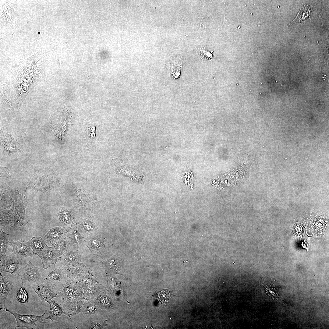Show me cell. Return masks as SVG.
Listing matches in <instances>:
<instances>
[{"label":"cell","mask_w":329,"mask_h":329,"mask_svg":"<svg viewBox=\"0 0 329 329\" xmlns=\"http://www.w3.org/2000/svg\"><path fill=\"white\" fill-rule=\"evenodd\" d=\"M75 280L80 286H93L99 284L92 270L87 268L80 274Z\"/></svg>","instance_id":"cell-15"},{"label":"cell","mask_w":329,"mask_h":329,"mask_svg":"<svg viewBox=\"0 0 329 329\" xmlns=\"http://www.w3.org/2000/svg\"><path fill=\"white\" fill-rule=\"evenodd\" d=\"M32 287L43 302L60 296L59 288L57 285L47 281L44 283L32 285Z\"/></svg>","instance_id":"cell-6"},{"label":"cell","mask_w":329,"mask_h":329,"mask_svg":"<svg viewBox=\"0 0 329 329\" xmlns=\"http://www.w3.org/2000/svg\"><path fill=\"white\" fill-rule=\"evenodd\" d=\"M80 287L84 300L87 301H95L101 293L105 291L104 286L99 284L93 286Z\"/></svg>","instance_id":"cell-14"},{"label":"cell","mask_w":329,"mask_h":329,"mask_svg":"<svg viewBox=\"0 0 329 329\" xmlns=\"http://www.w3.org/2000/svg\"><path fill=\"white\" fill-rule=\"evenodd\" d=\"M58 214L61 223L65 228L70 229L72 226L73 218L69 212L64 208H61L58 210Z\"/></svg>","instance_id":"cell-24"},{"label":"cell","mask_w":329,"mask_h":329,"mask_svg":"<svg viewBox=\"0 0 329 329\" xmlns=\"http://www.w3.org/2000/svg\"><path fill=\"white\" fill-rule=\"evenodd\" d=\"M41 260L43 268L47 269L50 265H55L57 261L59 260L56 251L53 246L50 247L47 245L41 251L37 254Z\"/></svg>","instance_id":"cell-10"},{"label":"cell","mask_w":329,"mask_h":329,"mask_svg":"<svg viewBox=\"0 0 329 329\" xmlns=\"http://www.w3.org/2000/svg\"><path fill=\"white\" fill-rule=\"evenodd\" d=\"M8 168L7 167H2L0 166V177L6 178L11 177V175L8 171Z\"/></svg>","instance_id":"cell-33"},{"label":"cell","mask_w":329,"mask_h":329,"mask_svg":"<svg viewBox=\"0 0 329 329\" xmlns=\"http://www.w3.org/2000/svg\"><path fill=\"white\" fill-rule=\"evenodd\" d=\"M312 10V8L310 5L302 4L297 16L289 25L308 19Z\"/></svg>","instance_id":"cell-21"},{"label":"cell","mask_w":329,"mask_h":329,"mask_svg":"<svg viewBox=\"0 0 329 329\" xmlns=\"http://www.w3.org/2000/svg\"><path fill=\"white\" fill-rule=\"evenodd\" d=\"M0 308L5 309V302L9 292L12 290L13 286L10 279L7 275L1 273L0 275Z\"/></svg>","instance_id":"cell-12"},{"label":"cell","mask_w":329,"mask_h":329,"mask_svg":"<svg viewBox=\"0 0 329 329\" xmlns=\"http://www.w3.org/2000/svg\"><path fill=\"white\" fill-rule=\"evenodd\" d=\"M76 227L84 237L91 233L97 230L98 228L94 222L89 219H84L78 221Z\"/></svg>","instance_id":"cell-17"},{"label":"cell","mask_w":329,"mask_h":329,"mask_svg":"<svg viewBox=\"0 0 329 329\" xmlns=\"http://www.w3.org/2000/svg\"><path fill=\"white\" fill-rule=\"evenodd\" d=\"M18 274L22 282L28 281L32 285L41 284L44 280L39 268L29 261L25 266L20 268Z\"/></svg>","instance_id":"cell-5"},{"label":"cell","mask_w":329,"mask_h":329,"mask_svg":"<svg viewBox=\"0 0 329 329\" xmlns=\"http://www.w3.org/2000/svg\"><path fill=\"white\" fill-rule=\"evenodd\" d=\"M28 203L23 194L1 183L0 227L9 226L14 230L25 231V209Z\"/></svg>","instance_id":"cell-1"},{"label":"cell","mask_w":329,"mask_h":329,"mask_svg":"<svg viewBox=\"0 0 329 329\" xmlns=\"http://www.w3.org/2000/svg\"><path fill=\"white\" fill-rule=\"evenodd\" d=\"M170 294L166 290H163L159 292L157 294V299L161 302L164 303L167 302L170 297Z\"/></svg>","instance_id":"cell-31"},{"label":"cell","mask_w":329,"mask_h":329,"mask_svg":"<svg viewBox=\"0 0 329 329\" xmlns=\"http://www.w3.org/2000/svg\"><path fill=\"white\" fill-rule=\"evenodd\" d=\"M99 308V306L96 301H88L83 303L81 312L86 316L91 315L94 314Z\"/></svg>","instance_id":"cell-26"},{"label":"cell","mask_w":329,"mask_h":329,"mask_svg":"<svg viewBox=\"0 0 329 329\" xmlns=\"http://www.w3.org/2000/svg\"><path fill=\"white\" fill-rule=\"evenodd\" d=\"M22 286L16 295L18 301L21 303H25L27 302L28 295V293L23 286L22 282Z\"/></svg>","instance_id":"cell-29"},{"label":"cell","mask_w":329,"mask_h":329,"mask_svg":"<svg viewBox=\"0 0 329 329\" xmlns=\"http://www.w3.org/2000/svg\"><path fill=\"white\" fill-rule=\"evenodd\" d=\"M64 274L59 268L55 269L48 274L45 278L46 281L57 285L62 281Z\"/></svg>","instance_id":"cell-25"},{"label":"cell","mask_w":329,"mask_h":329,"mask_svg":"<svg viewBox=\"0 0 329 329\" xmlns=\"http://www.w3.org/2000/svg\"><path fill=\"white\" fill-rule=\"evenodd\" d=\"M83 241L93 255L100 259L104 258L107 251L104 242L100 238L94 236L84 238Z\"/></svg>","instance_id":"cell-8"},{"label":"cell","mask_w":329,"mask_h":329,"mask_svg":"<svg viewBox=\"0 0 329 329\" xmlns=\"http://www.w3.org/2000/svg\"><path fill=\"white\" fill-rule=\"evenodd\" d=\"M59 292L62 298L60 306L70 319V316H74L81 312L82 300L84 299L79 285L76 281H65L59 288Z\"/></svg>","instance_id":"cell-2"},{"label":"cell","mask_w":329,"mask_h":329,"mask_svg":"<svg viewBox=\"0 0 329 329\" xmlns=\"http://www.w3.org/2000/svg\"><path fill=\"white\" fill-rule=\"evenodd\" d=\"M107 320H94L92 322L89 327V329H101L107 325Z\"/></svg>","instance_id":"cell-32"},{"label":"cell","mask_w":329,"mask_h":329,"mask_svg":"<svg viewBox=\"0 0 329 329\" xmlns=\"http://www.w3.org/2000/svg\"><path fill=\"white\" fill-rule=\"evenodd\" d=\"M56 178L49 173H36L30 179L25 191L31 189L43 192H48L55 186Z\"/></svg>","instance_id":"cell-3"},{"label":"cell","mask_w":329,"mask_h":329,"mask_svg":"<svg viewBox=\"0 0 329 329\" xmlns=\"http://www.w3.org/2000/svg\"><path fill=\"white\" fill-rule=\"evenodd\" d=\"M28 242L36 255L47 245L41 237L33 236Z\"/></svg>","instance_id":"cell-22"},{"label":"cell","mask_w":329,"mask_h":329,"mask_svg":"<svg viewBox=\"0 0 329 329\" xmlns=\"http://www.w3.org/2000/svg\"><path fill=\"white\" fill-rule=\"evenodd\" d=\"M96 301L98 303L100 308L102 310H107L114 307L111 298L106 294L105 291L101 293L96 298Z\"/></svg>","instance_id":"cell-23"},{"label":"cell","mask_w":329,"mask_h":329,"mask_svg":"<svg viewBox=\"0 0 329 329\" xmlns=\"http://www.w3.org/2000/svg\"><path fill=\"white\" fill-rule=\"evenodd\" d=\"M71 245L66 239L62 240L52 245L59 258V260L62 256L69 249Z\"/></svg>","instance_id":"cell-27"},{"label":"cell","mask_w":329,"mask_h":329,"mask_svg":"<svg viewBox=\"0 0 329 329\" xmlns=\"http://www.w3.org/2000/svg\"><path fill=\"white\" fill-rule=\"evenodd\" d=\"M12 248V253L21 259L24 257H33L35 255L28 242L22 239L16 241L9 242Z\"/></svg>","instance_id":"cell-9"},{"label":"cell","mask_w":329,"mask_h":329,"mask_svg":"<svg viewBox=\"0 0 329 329\" xmlns=\"http://www.w3.org/2000/svg\"><path fill=\"white\" fill-rule=\"evenodd\" d=\"M69 229L65 228L55 227L50 229L45 235L46 240L52 245L67 237Z\"/></svg>","instance_id":"cell-13"},{"label":"cell","mask_w":329,"mask_h":329,"mask_svg":"<svg viewBox=\"0 0 329 329\" xmlns=\"http://www.w3.org/2000/svg\"><path fill=\"white\" fill-rule=\"evenodd\" d=\"M59 260L63 264L77 263L82 261L78 248L72 245L62 256Z\"/></svg>","instance_id":"cell-16"},{"label":"cell","mask_w":329,"mask_h":329,"mask_svg":"<svg viewBox=\"0 0 329 329\" xmlns=\"http://www.w3.org/2000/svg\"><path fill=\"white\" fill-rule=\"evenodd\" d=\"M0 272L5 271L13 275L18 274L22 264L21 258L12 253L11 255H6L0 257Z\"/></svg>","instance_id":"cell-7"},{"label":"cell","mask_w":329,"mask_h":329,"mask_svg":"<svg viewBox=\"0 0 329 329\" xmlns=\"http://www.w3.org/2000/svg\"><path fill=\"white\" fill-rule=\"evenodd\" d=\"M0 257L5 255L9 243V235L0 229Z\"/></svg>","instance_id":"cell-28"},{"label":"cell","mask_w":329,"mask_h":329,"mask_svg":"<svg viewBox=\"0 0 329 329\" xmlns=\"http://www.w3.org/2000/svg\"><path fill=\"white\" fill-rule=\"evenodd\" d=\"M71 228L72 229H69L68 234L66 239L71 245L78 248L84 238L76 226L73 228L72 227Z\"/></svg>","instance_id":"cell-19"},{"label":"cell","mask_w":329,"mask_h":329,"mask_svg":"<svg viewBox=\"0 0 329 329\" xmlns=\"http://www.w3.org/2000/svg\"><path fill=\"white\" fill-rule=\"evenodd\" d=\"M87 268L82 260L68 264H62L59 268L64 274H66L67 277L71 279H75Z\"/></svg>","instance_id":"cell-11"},{"label":"cell","mask_w":329,"mask_h":329,"mask_svg":"<svg viewBox=\"0 0 329 329\" xmlns=\"http://www.w3.org/2000/svg\"><path fill=\"white\" fill-rule=\"evenodd\" d=\"M98 265L110 272L118 273L120 271L121 264L119 260L115 258L110 259L105 261L98 263Z\"/></svg>","instance_id":"cell-20"},{"label":"cell","mask_w":329,"mask_h":329,"mask_svg":"<svg viewBox=\"0 0 329 329\" xmlns=\"http://www.w3.org/2000/svg\"><path fill=\"white\" fill-rule=\"evenodd\" d=\"M267 294L273 299H277L278 296L277 289L271 286L268 285L265 282L262 284Z\"/></svg>","instance_id":"cell-30"},{"label":"cell","mask_w":329,"mask_h":329,"mask_svg":"<svg viewBox=\"0 0 329 329\" xmlns=\"http://www.w3.org/2000/svg\"><path fill=\"white\" fill-rule=\"evenodd\" d=\"M201 57L202 58H205L207 59H210L212 57V55L209 52L205 50H203V48L200 49Z\"/></svg>","instance_id":"cell-34"},{"label":"cell","mask_w":329,"mask_h":329,"mask_svg":"<svg viewBox=\"0 0 329 329\" xmlns=\"http://www.w3.org/2000/svg\"><path fill=\"white\" fill-rule=\"evenodd\" d=\"M50 306V312L48 317L46 319H49L51 322L54 321H57L59 317L62 314L68 316V314L64 312L60 306L55 302L51 299H48L46 300Z\"/></svg>","instance_id":"cell-18"},{"label":"cell","mask_w":329,"mask_h":329,"mask_svg":"<svg viewBox=\"0 0 329 329\" xmlns=\"http://www.w3.org/2000/svg\"><path fill=\"white\" fill-rule=\"evenodd\" d=\"M5 309L6 311L9 312L14 317L17 323L16 327H24L27 329H33L37 325L44 322V320H46L47 315L49 314V313L46 310L42 315L37 316L32 315L20 314L6 307Z\"/></svg>","instance_id":"cell-4"}]
</instances>
